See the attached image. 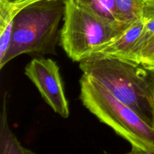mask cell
<instances>
[{
    "label": "cell",
    "mask_w": 154,
    "mask_h": 154,
    "mask_svg": "<svg viewBox=\"0 0 154 154\" xmlns=\"http://www.w3.org/2000/svg\"><path fill=\"white\" fill-rule=\"evenodd\" d=\"M7 103L8 93H5L0 117V154H37L21 145L11 130L8 121Z\"/></svg>",
    "instance_id": "52a82bcc"
},
{
    "label": "cell",
    "mask_w": 154,
    "mask_h": 154,
    "mask_svg": "<svg viewBox=\"0 0 154 154\" xmlns=\"http://www.w3.org/2000/svg\"><path fill=\"white\" fill-rule=\"evenodd\" d=\"M145 23L144 18L134 23L117 38L96 50L91 57L102 56L126 60L141 36Z\"/></svg>",
    "instance_id": "8992f818"
},
{
    "label": "cell",
    "mask_w": 154,
    "mask_h": 154,
    "mask_svg": "<svg viewBox=\"0 0 154 154\" xmlns=\"http://www.w3.org/2000/svg\"><path fill=\"white\" fill-rule=\"evenodd\" d=\"M17 12L12 3L7 0H0V61L10 47L14 17Z\"/></svg>",
    "instance_id": "ba28073f"
},
{
    "label": "cell",
    "mask_w": 154,
    "mask_h": 154,
    "mask_svg": "<svg viewBox=\"0 0 154 154\" xmlns=\"http://www.w3.org/2000/svg\"><path fill=\"white\" fill-rule=\"evenodd\" d=\"M83 75L105 87L154 129V70L130 60L93 56L79 63Z\"/></svg>",
    "instance_id": "6da1fadb"
},
{
    "label": "cell",
    "mask_w": 154,
    "mask_h": 154,
    "mask_svg": "<svg viewBox=\"0 0 154 154\" xmlns=\"http://www.w3.org/2000/svg\"><path fill=\"white\" fill-rule=\"evenodd\" d=\"M103 154H111V153H108L105 151ZM125 154H154V153H150V152L144 151V150H140V149L136 148V147H132V150H131L129 153H126Z\"/></svg>",
    "instance_id": "9a60e30c"
},
{
    "label": "cell",
    "mask_w": 154,
    "mask_h": 154,
    "mask_svg": "<svg viewBox=\"0 0 154 154\" xmlns=\"http://www.w3.org/2000/svg\"><path fill=\"white\" fill-rule=\"evenodd\" d=\"M24 73L53 111L68 118L70 114L69 102L57 63L51 59H33L25 67Z\"/></svg>",
    "instance_id": "5b68a950"
},
{
    "label": "cell",
    "mask_w": 154,
    "mask_h": 154,
    "mask_svg": "<svg viewBox=\"0 0 154 154\" xmlns=\"http://www.w3.org/2000/svg\"><path fill=\"white\" fill-rule=\"evenodd\" d=\"M131 25L106 22L75 0H66L60 44L72 61L80 63L117 38Z\"/></svg>",
    "instance_id": "277c9868"
},
{
    "label": "cell",
    "mask_w": 154,
    "mask_h": 154,
    "mask_svg": "<svg viewBox=\"0 0 154 154\" xmlns=\"http://www.w3.org/2000/svg\"><path fill=\"white\" fill-rule=\"evenodd\" d=\"M79 5L98 17L111 23L119 24L118 12L115 0H75Z\"/></svg>",
    "instance_id": "9c48e42d"
},
{
    "label": "cell",
    "mask_w": 154,
    "mask_h": 154,
    "mask_svg": "<svg viewBox=\"0 0 154 154\" xmlns=\"http://www.w3.org/2000/svg\"><path fill=\"white\" fill-rule=\"evenodd\" d=\"M118 17L122 23L133 24L143 18L146 0H115Z\"/></svg>",
    "instance_id": "30bf717a"
},
{
    "label": "cell",
    "mask_w": 154,
    "mask_h": 154,
    "mask_svg": "<svg viewBox=\"0 0 154 154\" xmlns=\"http://www.w3.org/2000/svg\"><path fill=\"white\" fill-rule=\"evenodd\" d=\"M145 21L146 23L143 29L142 33L135 44L131 54L126 58V60H130L134 63H137L140 54L144 49L146 45L154 38V20H149Z\"/></svg>",
    "instance_id": "8fae6325"
},
{
    "label": "cell",
    "mask_w": 154,
    "mask_h": 154,
    "mask_svg": "<svg viewBox=\"0 0 154 154\" xmlns=\"http://www.w3.org/2000/svg\"><path fill=\"white\" fill-rule=\"evenodd\" d=\"M79 98L90 113L127 141L132 147L154 153V129L99 83L82 75Z\"/></svg>",
    "instance_id": "3957f363"
},
{
    "label": "cell",
    "mask_w": 154,
    "mask_h": 154,
    "mask_svg": "<svg viewBox=\"0 0 154 154\" xmlns=\"http://www.w3.org/2000/svg\"><path fill=\"white\" fill-rule=\"evenodd\" d=\"M38 1H41V0H23V1L20 2H18L17 4H12L13 5L14 8L16 11L19 10L21 8L24 7L25 5H27L30 4V3L35 2H38Z\"/></svg>",
    "instance_id": "5bb4252c"
},
{
    "label": "cell",
    "mask_w": 154,
    "mask_h": 154,
    "mask_svg": "<svg viewBox=\"0 0 154 154\" xmlns=\"http://www.w3.org/2000/svg\"><path fill=\"white\" fill-rule=\"evenodd\" d=\"M66 0H41L17 11L10 47L0 69L21 54H56Z\"/></svg>",
    "instance_id": "7a4b0ae2"
},
{
    "label": "cell",
    "mask_w": 154,
    "mask_h": 154,
    "mask_svg": "<svg viewBox=\"0 0 154 154\" xmlns=\"http://www.w3.org/2000/svg\"><path fill=\"white\" fill-rule=\"evenodd\" d=\"M22 1H23V0H19V1H18V2H17L14 3V4H17V3H18V2H22Z\"/></svg>",
    "instance_id": "2e32d148"
},
{
    "label": "cell",
    "mask_w": 154,
    "mask_h": 154,
    "mask_svg": "<svg viewBox=\"0 0 154 154\" xmlns=\"http://www.w3.org/2000/svg\"><path fill=\"white\" fill-rule=\"evenodd\" d=\"M143 18L145 20H154V0H146L143 11Z\"/></svg>",
    "instance_id": "4fadbf2b"
},
{
    "label": "cell",
    "mask_w": 154,
    "mask_h": 154,
    "mask_svg": "<svg viewBox=\"0 0 154 154\" xmlns=\"http://www.w3.org/2000/svg\"><path fill=\"white\" fill-rule=\"evenodd\" d=\"M137 63L154 70V38L149 42L141 53Z\"/></svg>",
    "instance_id": "7c38bea8"
}]
</instances>
